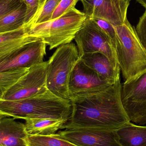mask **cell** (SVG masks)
I'll return each instance as SVG.
<instances>
[{"label":"cell","mask_w":146,"mask_h":146,"mask_svg":"<svg viewBox=\"0 0 146 146\" xmlns=\"http://www.w3.org/2000/svg\"><path fill=\"white\" fill-rule=\"evenodd\" d=\"M121 90L120 79L101 92L71 97L72 113L61 129L94 127L116 130L130 122L123 104Z\"/></svg>","instance_id":"obj_1"},{"label":"cell","mask_w":146,"mask_h":146,"mask_svg":"<svg viewBox=\"0 0 146 146\" xmlns=\"http://www.w3.org/2000/svg\"><path fill=\"white\" fill-rule=\"evenodd\" d=\"M69 99L56 95L49 89L27 98L0 100V117L15 119L51 118L68 121L72 113Z\"/></svg>","instance_id":"obj_2"},{"label":"cell","mask_w":146,"mask_h":146,"mask_svg":"<svg viewBox=\"0 0 146 146\" xmlns=\"http://www.w3.org/2000/svg\"><path fill=\"white\" fill-rule=\"evenodd\" d=\"M115 27L117 35L116 54L125 81L146 69V49L127 19L123 25Z\"/></svg>","instance_id":"obj_3"},{"label":"cell","mask_w":146,"mask_h":146,"mask_svg":"<svg viewBox=\"0 0 146 146\" xmlns=\"http://www.w3.org/2000/svg\"><path fill=\"white\" fill-rule=\"evenodd\" d=\"M86 19L83 12L73 8L57 19L27 29L30 35L43 40L51 50L71 43Z\"/></svg>","instance_id":"obj_4"},{"label":"cell","mask_w":146,"mask_h":146,"mask_svg":"<svg viewBox=\"0 0 146 146\" xmlns=\"http://www.w3.org/2000/svg\"><path fill=\"white\" fill-rule=\"evenodd\" d=\"M79 59L78 48L73 43L58 47L48 61L47 88L58 97L69 99V82Z\"/></svg>","instance_id":"obj_5"},{"label":"cell","mask_w":146,"mask_h":146,"mask_svg":"<svg viewBox=\"0 0 146 146\" xmlns=\"http://www.w3.org/2000/svg\"><path fill=\"white\" fill-rule=\"evenodd\" d=\"M74 40L79 57L85 54L100 53L108 57L115 69L121 70L110 40L94 20L86 19Z\"/></svg>","instance_id":"obj_6"},{"label":"cell","mask_w":146,"mask_h":146,"mask_svg":"<svg viewBox=\"0 0 146 146\" xmlns=\"http://www.w3.org/2000/svg\"><path fill=\"white\" fill-rule=\"evenodd\" d=\"M121 98L130 121L146 123V69L122 85Z\"/></svg>","instance_id":"obj_7"},{"label":"cell","mask_w":146,"mask_h":146,"mask_svg":"<svg viewBox=\"0 0 146 146\" xmlns=\"http://www.w3.org/2000/svg\"><path fill=\"white\" fill-rule=\"evenodd\" d=\"M48 63V61H44L31 68L0 100H21L46 91Z\"/></svg>","instance_id":"obj_8"},{"label":"cell","mask_w":146,"mask_h":146,"mask_svg":"<svg viewBox=\"0 0 146 146\" xmlns=\"http://www.w3.org/2000/svg\"><path fill=\"white\" fill-rule=\"evenodd\" d=\"M87 18L103 20L115 27L127 19L130 0H80Z\"/></svg>","instance_id":"obj_9"},{"label":"cell","mask_w":146,"mask_h":146,"mask_svg":"<svg viewBox=\"0 0 146 146\" xmlns=\"http://www.w3.org/2000/svg\"><path fill=\"white\" fill-rule=\"evenodd\" d=\"M114 84L99 76L79 58L73 70L69 82V99L74 96L101 92Z\"/></svg>","instance_id":"obj_10"},{"label":"cell","mask_w":146,"mask_h":146,"mask_svg":"<svg viewBox=\"0 0 146 146\" xmlns=\"http://www.w3.org/2000/svg\"><path fill=\"white\" fill-rule=\"evenodd\" d=\"M58 133L78 146H121L116 130L77 127L66 129Z\"/></svg>","instance_id":"obj_11"},{"label":"cell","mask_w":146,"mask_h":146,"mask_svg":"<svg viewBox=\"0 0 146 146\" xmlns=\"http://www.w3.org/2000/svg\"><path fill=\"white\" fill-rule=\"evenodd\" d=\"M46 44L42 39L30 43L0 59V72L17 68H31L43 62Z\"/></svg>","instance_id":"obj_12"},{"label":"cell","mask_w":146,"mask_h":146,"mask_svg":"<svg viewBox=\"0 0 146 146\" xmlns=\"http://www.w3.org/2000/svg\"><path fill=\"white\" fill-rule=\"evenodd\" d=\"M28 135L25 123L13 117H0V146H27L25 139Z\"/></svg>","instance_id":"obj_13"},{"label":"cell","mask_w":146,"mask_h":146,"mask_svg":"<svg viewBox=\"0 0 146 146\" xmlns=\"http://www.w3.org/2000/svg\"><path fill=\"white\" fill-rule=\"evenodd\" d=\"M30 35L25 26L16 30L0 33V59L25 45L39 40Z\"/></svg>","instance_id":"obj_14"},{"label":"cell","mask_w":146,"mask_h":146,"mask_svg":"<svg viewBox=\"0 0 146 146\" xmlns=\"http://www.w3.org/2000/svg\"><path fill=\"white\" fill-rule=\"evenodd\" d=\"M85 65L106 80L115 83L120 79V70H116L107 56L100 53L85 54L79 57Z\"/></svg>","instance_id":"obj_15"},{"label":"cell","mask_w":146,"mask_h":146,"mask_svg":"<svg viewBox=\"0 0 146 146\" xmlns=\"http://www.w3.org/2000/svg\"><path fill=\"white\" fill-rule=\"evenodd\" d=\"M121 146H146V126L129 122L116 130Z\"/></svg>","instance_id":"obj_16"},{"label":"cell","mask_w":146,"mask_h":146,"mask_svg":"<svg viewBox=\"0 0 146 146\" xmlns=\"http://www.w3.org/2000/svg\"><path fill=\"white\" fill-rule=\"evenodd\" d=\"M26 130L30 135H49L55 133L67 123L63 119L34 118L25 120Z\"/></svg>","instance_id":"obj_17"},{"label":"cell","mask_w":146,"mask_h":146,"mask_svg":"<svg viewBox=\"0 0 146 146\" xmlns=\"http://www.w3.org/2000/svg\"><path fill=\"white\" fill-rule=\"evenodd\" d=\"M27 8L23 2L15 10L0 17V33L16 30L25 25Z\"/></svg>","instance_id":"obj_18"},{"label":"cell","mask_w":146,"mask_h":146,"mask_svg":"<svg viewBox=\"0 0 146 146\" xmlns=\"http://www.w3.org/2000/svg\"><path fill=\"white\" fill-rule=\"evenodd\" d=\"M25 141L27 146H78L62 137L58 133L49 135L29 134Z\"/></svg>","instance_id":"obj_19"},{"label":"cell","mask_w":146,"mask_h":146,"mask_svg":"<svg viewBox=\"0 0 146 146\" xmlns=\"http://www.w3.org/2000/svg\"><path fill=\"white\" fill-rule=\"evenodd\" d=\"M30 68H17L0 72V98L14 86Z\"/></svg>","instance_id":"obj_20"},{"label":"cell","mask_w":146,"mask_h":146,"mask_svg":"<svg viewBox=\"0 0 146 146\" xmlns=\"http://www.w3.org/2000/svg\"><path fill=\"white\" fill-rule=\"evenodd\" d=\"M61 0H45L41 9L36 17L25 27L29 28L31 26L46 23L51 20L52 15Z\"/></svg>","instance_id":"obj_21"},{"label":"cell","mask_w":146,"mask_h":146,"mask_svg":"<svg viewBox=\"0 0 146 146\" xmlns=\"http://www.w3.org/2000/svg\"><path fill=\"white\" fill-rule=\"evenodd\" d=\"M27 8L25 26L36 17L40 9V0H23Z\"/></svg>","instance_id":"obj_22"},{"label":"cell","mask_w":146,"mask_h":146,"mask_svg":"<svg viewBox=\"0 0 146 146\" xmlns=\"http://www.w3.org/2000/svg\"><path fill=\"white\" fill-rule=\"evenodd\" d=\"M94 20L97 25L101 27V29L105 33L110 40L112 47L115 50L116 43V31L115 26L103 20L100 19H93Z\"/></svg>","instance_id":"obj_23"},{"label":"cell","mask_w":146,"mask_h":146,"mask_svg":"<svg viewBox=\"0 0 146 146\" xmlns=\"http://www.w3.org/2000/svg\"><path fill=\"white\" fill-rule=\"evenodd\" d=\"M79 0H61L54 11L51 20L59 18L71 8H75Z\"/></svg>","instance_id":"obj_24"},{"label":"cell","mask_w":146,"mask_h":146,"mask_svg":"<svg viewBox=\"0 0 146 146\" xmlns=\"http://www.w3.org/2000/svg\"><path fill=\"white\" fill-rule=\"evenodd\" d=\"M23 2V0H0V17L15 10Z\"/></svg>","instance_id":"obj_25"},{"label":"cell","mask_w":146,"mask_h":146,"mask_svg":"<svg viewBox=\"0 0 146 146\" xmlns=\"http://www.w3.org/2000/svg\"><path fill=\"white\" fill-rule=\"evenodd\" d=\"M135 30L141 43L146 49V9L143 15L140 18Z\"/></svg>","instance_id":"obj_26"},{"label":"cell","mask_w":146,"mask_h":146,"mask_svg":"<svg viewBox=\"0 0 146 146\" xmlns=\"http://www.w3.org/2000/svg\"><path fill=\"white\" fill-rule=\"evenodd\" d=\"M136 1L145 8L146 9V0H136Z\"/></svg>","instance_id":"obj_27"},{"label":"cell","mask_w":146,"mask_h":146,"mask_svg":"<svg viewBox=\"0 0 146 146\" xmlns=\"http://www.w3.org/2000/svg\"><path fill=\"white\" fill-rule=\"evenodd\" d=\"M45 0H40V9H41V7H42V6H43V4L44 3L45 1ZM39 13V12H38Z\"/></svg>","instance_id":"obj_28"}]
</instances>
